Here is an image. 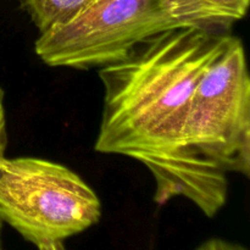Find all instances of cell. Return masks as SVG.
Instances as JSON below:
<instances>
[{"label": "cell", "mask_w": 250, "mask_h": 250, "mask_svg": "<svg viewBox=\"0 0 250 250\" xmlns=\"http://www.w3.org/2000/svg\"><path fill=\"white\" fill-rule=\"evenodd\" d=\"M102 212L97 193L66 166L29 156L0 160V220L37 248L87 231Z\"/></svg>", "instance_id": "obj_2"}, {"label": "cell", "mask_w": 250, "mask_h": 250, "mask_svg": "<svg viewBox=\"0 0 250 250\" xmlns=\"http://www.w3.org/2000/svg\"><path fill=\"white\" fill-rule=\"evenodd\" d=\"M188 146L224 172L250 173V78L243 42L229 34L190 98Z\"/></svg>", "instance_id": "obj_3"}, {"label": "cell", "mask_w": 250, "mask_h": 250, "mask_svg": "<svg viewBox=\"0 0 250 250\" xmlns=\"http://www.w3.org/2000/svg\"><path fill=\"white\" fill-rule=\"evenodd\" d=\"M194 250H248L242 244L222 238H211L205 241Z\"/></svg>", "instance_id": "obj_7"}, {"label": "cell", "mask_w": 250, "mask_h": 250, "mask_svg": "<svg viewBox=\"0 0 250 250\" xmlns=\"http://www.w3.org/2000/svg\"><path fill=\"white\" fill-rule=\"evenodd\" d=\"M176 27L181 26L155 0H95L65 23L39 33L34 51L51 67L89 70L116 62L146 39Z\"/></svg>", "instance_id": "obj_4"}, {"label": "cell", "mask_w": 250, "mask_h": 250, "mask_svg": "<svg viewBox=\"0 0 250 250\" xmlns=\"http://www.w3.org/2000/svg\"><path fill=\"white\" fill-rule=\"evenodd\" d=\"M227 36L166 29L99 70L104 103L95 150L143 164L155 181L156 204L185 198L209 219L226 204L229 178L188 146L185 127L195 85Z\"/></svg>", "instance_id": "obj_1"}, {"label": "cell", "mask_w": 250, "mask_h": 250, "mask_svg": "<svg viewBox=\"0 0 250 250\" xmlns=\"http://www.w3.org/2000/svg\"><path fill=\"white\" fill-rule=\"evenodd\" d=\"M1 231H2V221L0 220V250H4V248H2V241H1Z\"/></svg>", "instance_id": "obj_10"}, {"label": "cell", "mask_w": 250, "mask_h": 250, "mask_svg": "<svg viewBox=\"0 0 250 250\" xmlns=\"http://www.w3.org/2000/svg\"><path fill=\"white\" fill-rule=\"evenodd\" d=\"M155 4L178 26L225 33L246 16L250 0H155Z\"/></svg>", "instance_id": "obj_5"}, {"label": "cell", "mask_w": 250, "mask_h": 250, "mask_svg": "<svg viewBox=\"0 0 250 250\" xmlns=\"http://www.w3.org/2000/svg\"><path fill=\"white\" fill-rule=\"evenodd\" d=\"M7 146V131H6V112H5V93L0 88V160L5 158V151Z\"/></svg>", "instance_id": "obj_8"}, {"label": "cell", "mask_w": 250, "mask_h": 250, "mask_svg": "<svg viewBox=\"0 0 250 250\" xmlns=\"http://www.w3.org/2000/svg\"><path fill=\"white\" fill-rule=\"evenodd\" d=\"M39 33L65 23L95 0H19Z\"/></svg>", "instance_id": "obj_6"}, {"label": "cell", "mask_w": 250, "mask_h": 250, "mask_svg": "<svg viewBox=\"0 0 250 250\" xmlns=\"http://www.w3.org/2000/svg\"><path fill=\"white\" fill-rule=\"evenodd\" d=\"M38 250H67L63 243H53L48 246L38 247Z\"/></svg>", "instance_id": "obj_9"}]
</instances>
